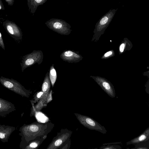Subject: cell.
Returning <instances> with one entry per match:
<instances>
[{"label": "cell", "instance_id": "obj_1", "mask_svg": "<svg viewBox=\"0 0 149 149\" xmlns=\"http://www.w3.org/2000/svg\"><path fill=\"white\" fill-rule=\"evenodd\" d=\"M54 124L51 122L41 123L35 122L24 124L19 129L21 141L28 142L39 137L47 136L53 129Z\"/></svg>", "mask_w": 149, "mask_h": 149}, {"label": "cell", "instance_id": "obj_2", "mask_svg": "<svg viewBox=\"0 0 149 149\" xmlns=\"http://www.w3.org/2000/svg\"><path fill=\"white\" fill-rule=\"evenodd\" d=\"M0 83L5 87L22 97L29 98L32 92L26 89L17 81L11 78L0 77Z\"/></svg>", "mask_w": 149, "mask_h": 149}, {"label": "cell", "instance_id": "obj_3", "mask_svg": "<svg viewBox=\"0 0 149 149\" xmlns=\"http://www.w3.org/2000/svg\"><path fill=\"white\" fill-rule=\"evenodd\" d=\"M45 24L50 29L62 35H68L71 32L70 25L62 19L51 18L47 21Z\"/></svg>", "mask_w": 149, "mask_h": 149}, {"label": "cell", "instance_id": "obj_4", "mask_svg": "<svg viewBox=\"0 0 149 149\" xmlns=\"http://www.w3.org/2000/svg\"><path fill=\"white\" fill-rule=\"evenodd\" d=\"M43 53L41 50H33L23 56L20 63L22 72L36 63L40 64L43 61Z\"/></svg>", "mask_w": 149, "mask_h": 149}, {"label": "cell", "instance_id": "obj_5", "mask_svg": "<svg viewBox=\"0 0 149 149\" xmlns=\"http://www.w3.org/2000/svg\"><path fill=\"white\" fill-rule=\"evenodd\" d=\"M74 114L80 123L85 127L103 134H106L107 130L105 127L92 118L77 113Z\"/></svg>", "mask_w": 149, "mask_h": 149}, {"label": "cell", "instance_id": "obj_6", "mask_svg": "<svg viewBox=\"0 0 149 149\" xmlns=\"http://www.w3.org/2000/svg\"><path fill=\"white\" fill-rule=\"evenodd\" d=\"M72 133V132L70 130L62 129L53 138L46 149H59L66 141L70 139Z\"/></svg>", "mask_w": 149, "mask_h": 149}, {"label": "cell", "instance_id": "obj_7", "mask_svg": "<svg viewBox=\"0 0 149 149\" xmlns=\"http://www.w3.org/2000/svg\"><path fill=\"white\" fill-rule=\"evenodd\" d=\"M50 86L51 85L48 83H44L42 84V91L43 94L37 104L34 106L35 111H40L52 100V91H50Z\"/></svg>", "mask_w": 149, "mask_h": 149}, {"label": "cell", "instance_id": "obj_8", "mask_svg": "<svg viewBox=\"0 0 149 149\" xmlns=\"http://www.w3.org/2000/svg\"><path fill=\"white\" fill-rule=\"evenodd\" d=\"M102 89L112 98L114 97L116 93L114 86L111 82L104 78L100 76H91Z\"/></svg>", "mask_w": 149, "mask_h": 149}, {"label": "cell", "instance_id": "obj_9", "mask_svg": "<svg viewBox=\"0 0 149 149\" xmlns=\"http://www.w3.org/2000/svg\"><path fill=\"white\" fill-rule=\"evenodd\" d=\"M3 26L8 34L14 39L18 40L22 39V30L15 23L6 20L3 22Z\"/></svg>", "mask_w": 149, "mask_h": 149}, {"label": "cell", "instance_id": "obj_10", "mask_svg": "<svg viewBox=\"0 0 149 149\" xmlns=\"http://www.w3.org/2000/svg\"><path fill=\"white\" fill-rule=\"evenodd\" d=\"M60 57L63 61L69 63H78L83 58L78 52L70 50L64 51L60 54Z\"/></svg>", "mask_w": 149, "mask_h": 149}, {"label": "cell", "instance_id": "obj_11", "mask_svg": "<svg viewBox=\"0 0 149 149\" xmlns=\"http://www.w3.org/2000/svg\"><path fill=\"white\" fill-rule=\"evenodd\" d=\"M47 136L39 137L28 142L21 141L20 144V149H38Z\"/></svg>", "mask_w": 149, "mask_h": 149}, {"label": "cell", "instance_id": "obj_12", "mask_svg": "<svg viewBox=\"0 0 149 149\" xmlns=\"http://www.w3.org/2000/svg\"><path fill=\"white\" fill-rule=\"evenodd\" d=\"M15 110L13 104L0 98V117H4Z\"/></svg>", "mask_w": 149, "mask_h": 149}, {"label": "cell", "instance_id": "obj_13", "mask_svg": "<svg viewBox=\"0 0 149 149\" xmlns=\"http://www.w3.org/2000/svg\"><path fill=\"white\" fill-rule=\"evenodd\" d=\"M15 129L13 126L0 125V140L4 143L8 142L10 136Z\"/></svg>", "mask_w": 149, "mask_h": 149}, {"label": "cell", "instance_id": "obj_14", "mask_svg": "<svg viewBox=\"0 0 149 149\" xmlns=\"http://www.w3.org/2000/svg\"><path fill=\"white\" fill-rule=\"evenodd\" d=\"M149 140V127L147 128L141 134L137 136L127 142V145H135Z\"/></svg>", "mask_w": 149, "mask_h": 149}, {"label": "cell", "instance_id": "obj_15", "mask_svg": "<svg viewBox=\"0 0 149 149\" xmlns=\"http://www.w3.org/2000/svg\"><path fill=\"white\" fill-rule=\"evenodd\" d=\"M27 5L30 13L34 14L39 5L45 3L47 0H27Z\"/></svg>", "mask_w": 149, "mask_h": 149}, {"label": "cell", "instance_id": "obj_16", "mask_svg": "<svg viewBox=\"0 0 149 149\" xmlns=\"http://www.w3.org/2000/svg\"><path fill=\"white\" fill-rule=\"evenodd\" d=\"M108 14L107 15L103 17L101 19L100 22L98 24L96 29L97 32L98 33L100 31V33L101 32L102 30H103L105 26L107 25V24L109 23L110 19L112 17V15Z\"/></svg>", "mask_w": 149, "mask_h": 149}, {"label": "cell", "instance_id": "obj_17", "mask_svg": "<svg viewBox=\"0 0 149 149\" xmlns=\"http://www.w3.org/2000/svg\"><path fill=\"white\" fill-rule=\"evenodd\" d=\"M49 76L52 86L53 87L57 77L56 71L54 67V64H52L50 67Z\"/></svg>", "mask_w": 149, "mask_h": 149}, {"label": "cell", "instance_id": "obj_18", "mask_svg": "<svg viewBox=\"0 0 149 149\" xmlns=\"http://www.w3.org/2000/svg\"><path fill=\"white\" fill-rule=\"evenodd\" d=\"M128 149H149V140L136 144L134 148Z\"/></svg>", "mask_w": 149, "mask_h": 149}, {"label": "cell", "instance_id": "obj_19", "mask_svg": "<svg viewBox=\"0 0 149 149\" xmlns=\"http://www.w3.org/2000/svg\"><path fill=\"white\" fill-rule=\"evenodd\" d=\"M121 147L118 145H102L98 149H121Z\"/></svg>", "mask_w": 149, "mask_h": 149}, {"label": "cell", "instance_id": "obj_20", "mask_svg": "<svg viewBox=\"0 0 149 149\" xmlns=\"http://www.w3.org/2000/svg\"><path fill=\"white\" fill-rule=\"evenodd\" d=\"M71 145L70 139L66 141L59 149H70Z\"/></svg>", "mask_w": 149, "mask_h": 149}, {"label": "cell", "instance_id": "obj_21", "mask_svg": "<svg viewBox=\"0 0 149 149\" xmlns=\"http://www.w3.org/2000/svg\"><path fill=\"white\" fill-rule=\"evenodd\" d=\"M0 47L4 50H5L4 44L3 42L2 36L0 32Z\"/></svg>", "mask_w": 149, "mask_h": 149}, {"label": "cell", "instance_id": "obj_22", "mask_svg": "<svg viewBox=\"0 0 149 149\" xmlns=\"http://www.w3.org/2000/svg\"><path fill=\"white\" fill-rule=\"evenodd\" d=\"M112 54V52L111 51H109L106 53L104 55L103 58H107L110 56H111Z\"/></svg>", "mask_w": 149, "mask_h": 149}, {"label": "cell", "instance_id": "obj_23", "mask_svg": "<svg viewBox=\"0 0 149 149\" xmlns=\"http://www.w3.org/2000/svg\"><path fill=\"white\" fill-rule=\"evenodd\" d=\"M9 6H12L14 3V0H5Z\"/></svg>", "mask_w": 149, "mask_h": 149}, {"label": "cell", "instance_id": "obj_24", "mask_svg": "<svg viewBox=\"0 0 149 149\" xmlns=\"http://www.w3.org/2000/svg\"><path fill=\"white\" fill-rule=\"evenodd\" d=\"M121 143V142H115L108 143H103L102 145H117Z\"/></svg>", "mask_w": 149, "mask_h": 149}, {"label": "cell", "instance_id": "obj_25", "mask_svg": "<svg viewBox=\"0 0 149 149\" xmlns=\"http://www.w3.org/2000/svg\"><path fill=\"white\" fill-rule=\"evenodd\" d=\"M5 10V7L1 0H0V10Z\"/></svg>", "mask_w": 149, "mask_h": 149}, {"label": "cell", "instance_id": "obj_26", "mask_svg": "<svg viewBox=\"0 0 149 149\" xmlns=\"http://www.w3.org/2000/svg\"><path fill=\"white\" fill-rule=\"evenodd\" d=\"M98 149V148H92V149Z\"/></svg>", "mask_w": 149, "mask_h": 149}]
</instances>
